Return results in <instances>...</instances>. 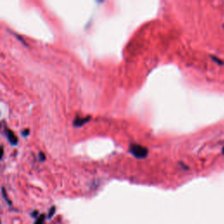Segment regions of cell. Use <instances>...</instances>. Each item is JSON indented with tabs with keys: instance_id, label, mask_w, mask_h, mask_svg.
I'll return each instance as SVG.
<instances>
[{
	"instance_id": "cell-3",
	"label": "cell",
	"mask_w": 224,
	"mask_h": 224,
	"mask_svg": "<svg viewBox=\"0 0 224 224\" xmlns=\"http://www.w3.org/2000/svg\"><path fill=\"white\" fill-rule=\"evenodd\" d=\"M90 120V116H86V117H76V120L74 121V125L76 127H81L86 123H88Z\"/></svg>"
},
{
	"instance_id": "cell-8",
	"label": "cell",
	"mask_w": 224,
	"mask_h": 224,
	"mask_svg": "<svg viewBox=\"0 0 224 224\" xmlns=\"http://www.w3.org/2000/svg\"><path fill=\"white\" fill-rule=\"evenodd\" d=\"M29 130L28 129H26V130H24L23 131H22V135L24 136V137H26V136H28L29 135Z\"/></svg>"
},
{
	"instance_id": "cell-9",
	"label": "cell",
	"mask_w": 224,
	"mask_h": 224,
	"mask_svg": "<svg viewBox=\"0 0 224 224\" xmlns=\"http://www.w3.org/2000/svg\"><path fill=\"white\" fill-rule=\"evenodd\" d=\"M223 152H224V149H223Z\"/></svg>"
},
{
	"instance_id": "cell-1",
	"label": "cell",
	"mask_w": 224,
	"mask_h": 224,
	"mask_svg": "<svg viewBox=\"0 0 224 224\" xmlns=\"http://www.w3.org/2000/svg\"><path fill=\"white\" fill-rule=\"evenodd\" d=\"M130 152L138 158H143L147 155V149L142 145L138 144H131L130 147Z\"/></svg>"
},
{
	"instance_id": "cell-4",
	"label": "cell",
	"mask_w": 224,
	"mask_h": 224,
	"mask_svg": "<svg viewBox=\"0 0 224 224\" xmlns=\"http://www.w3.org/2000/svg\"><path fill=\"white\" fill-rule=\"evenodd\" d=\"M44 221H45V215H40L38 218V220L36 221L35 224H44Z\"/></svg>"
},
{
	"instance_id": "cell-5",
	"label": "cell",
	"mask_w": 224,
	"mask_h": 224,
	"mask_svg": "<svg viewBox=\"0 0 224 224\" xmlns=\"http://www.w3.org/2000/svg\"><path fill=\"white\" fill-rule=\"evenodd\" d=\"M3 156H4V147L3 145H0V160L2 159Z\"/></svg>"
},
{
	"instance_id": "cell-2",
	"label": "cell",
	"mask_w": 224,
	"mask_h": 224,
	"mask_svg": "<svg viewBox=\"0 0 224 224\" xmlns=\"http://www.w3.org/2000/svg\"><path fill=\"white\" fill-rule=\"evenodd\" d=\"M5 132H6V136H7V138H8L9 142H10L12 145H16V144H18L19 140H18L17 136L14 134V132H13L12 130H8V129L5 130Z\"/></svg>"
},
{
	"instance_id": "cell-7",
	"label": "cell",
	"mask_w": 224,
	"mask_h": 224,
	"mask_svg": "<svg viewBox=\"0 0 224 224\" xmlns=\"http://www.w3.org/2000/svg\"><path fill=\"white\" fill-rule=\"evenodd\" d=\"M54 211H55V207H53L51 208V209H50V212H49L48 216H49V217H52V216L53 215V214H54Z\"/></svg>"
},
{
	"instance_id": "cell-6",
	"label": "cell",
	"mask_w": 224,
	"mask_h": 224,
	"mask_svg": "<svg viewBox=\"0 0 224 224\" xmlns=\"http://www.w3.org/2000/svg\"><path fill=\"white\" fill-rule=\"evenodd\" d=\"M39 160L40 161H44L45 159H46V156H45V154L43 152H39Z\"/></svg>"
}]
</instances>
